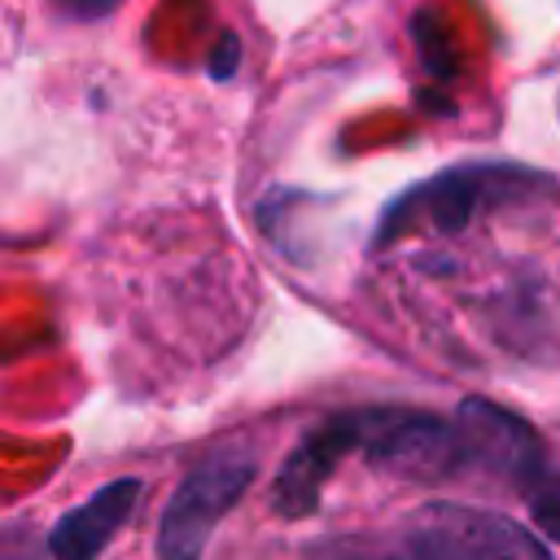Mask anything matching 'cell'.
I'll list each match as a JSON object with an SVG mask.
<instances>
[{
  "label": "cell",
  "mask_w": 560,
  "mask_h": 560,
  "mask_svg": "<svg viewBox=\"0 0 560 560\" xmlns=\"http://www.w3.org/2000/svg\"><path fill=\"white\" fill-rule=\"evenodd\" d=\"M144 499L140 477H114L101 490H92L74 512H66L48 529V556L52 560H96L105 542L131 521V512Z\"/></svg>",
  "instance_id": "obj_6"
},
{
  "label": "cell",
  "mask_w": 560,
  "mask_h": 560,
  "mask_svg": "<svg viewBox=\"0 0 560 560\" xmlns=\"http://www.w3.org/2000/svg\"><path fill=\"white\" fill-rule=\"evenodd\" d=\"M359 451V438H354V416H332L324 420L319 429H311L293 451L289 459L280 464L276 472V486H271V508L289 521H302L319 508V494H324V481L332 477L337 459Z\"/></svg>",
  "instance_id": "obj_5"
},
{
  "label": "cell",
  "mask_w": 560,
  "mask_h": 560,
  "mask_svg": "<svg viewBox=\"0 0 560 560\" xmlns=\"http://www.w3.org/2000/svg\"><path fill=\"white\" fill-rule=\"evenodd\" d=\"M57 4H61V13H70L79 22H96V18H109L122 0H57Z\"/></svg>",
  "instance_id": "obj_11"
},
{
  "label": "cell",
  "mask_w": 560,
  "mask_h": 560,
  "mask_svg": "<svg viewBox=\"0 0 560 560\" xmlns=\"http://www.w3.org/2000/svg\"><path fill=\"white\" fill-rule=\"evenodd\" d=\"M529 512H534V525H538L551 542H560V481H551V486L534 490Z\"/></svg>",
  "instance_id": "obj_10"
},
{
  "label": "cell",
  "mask_w": 560,
  "mask_h": 560,
  "mask_svg": "<svg viewBox=\"0 0 560 560\" xmlns=\"http://www.w3.org/2000/svg\"><path fill=\"white\" fill-rule=\"evenodd\" d=\"M241 44H236V35H219V57H214V66H210V74L214 79H232L236 74V61H241V52H236Z\"/></svg>",
  "instance_id": "obj_12"
},
{
  "label": "cell",
  "mask_w": 560,
  "mask_h": 560,
  "mask_svg": "<svg viewBox=\"0 0 560 560\" xmlns=\"http://www.w3.org/2000/svg\"><path fill=\"white\" fill-rule=\"evenodd\" d=\"M354 416L359 455L398 477H455L468 468V446L455 420H438L402 407H363Z\"/></svg>",
  "instance_id": "obj_3"
},
{
  "label": "cell",
  "mask_w": 560,
  "mask_h": 560,
  "mask_svg": "<svg viewBox=\"0 0 560 560\" xmlns=\"http://www.w3.org/2000/svg\"><path fill=\"white\" fill-rule=\"evenodd\" d=\"M302 560H402V547H385L376 538H324L306 547Z\"/></svg>",
  "instance_id": "obj_9"
},
{
  "label": "cell",
  "mask_w": 560,
  "mask_h": 560,
  "mask_svg": "<svg viewBox=\"0 0 560 560\" xmlns=\"http://www.w3.org/2000/svg\"><path fill=\"white\" fill-rule=\"evenodd\" d=\"M258 464L249 451L223 446L206 455L171 494L162 525H158V560H201L214 525L236 508V499L249 490Z\"/></svg>",
  "instance_id": "obj_2"
},
{
  "label": "cell",
  "mask_w": 560,
  "mask_h": 560,
  "mask_svg": "<svg viewBox=\"0 0 560 560\" xmlns=\"http://www.w3.org/2000/svg\"><path fill=\"white\" fill-rule=\"evenodd\" d=\"M459 512H464V525H468L481 560H551L547 542H538L512 516L486 512V508H468V503H459Z\"/></svg>",
  "instance_id": "obj_8"
},
{
  "label": "cell",
  "mask_w": 560,
  "mask_h": 560,
  "mask_svg": "<svg viewBox=\"0 0 560 560\" xmlns=\"http://www.w3.org/2000/svg\"><path fill=\"white\" fill-rule=\"evenodd\" d=\"M455 424L464 433L468 464H481V468H490L494 477H503L521 490H538V481L547 472V455H542L538 433L521 416H512L508 407L472 394V398L459 402Z\"/></svg>",
  "instance_id": "obj_4"
},
{
  "label": "cell",
  "mask_w": 560,
  "mask_h": 560,
  "mask_svg": "<svg viewBox=\"0 0 560 560\" xmlns=\"http://www.w3.org/2000/svg\"><path fill=\"white\" fill-rule=\"evenodd\" d=\"M529 184H551L547 175L538 171H525V166H512V162H472V166H455V171H442L416 188H407L385 214H381V228H376V245L402 236V232H420V223L429 232H464L468 219L477 214L481 201H494L499 192L503 197H521Z\"/></svg>",
  "instance_id": "obj_1"
},
{
  "label": "cell",
  "mask_w": 560,
  "mask_h": 560,
  "mask_svg": "<svg viewBox=\"0 0 560 560\" xmlns=\"http://www.w3.org/2000/svg\"><path fill=\"white\" fill-rule=\"evenodd\" d=\"M556 114H560V96H556Z\"/></svg>",
  "instance_id": "obj_13"
},
{
  "label": "cell",
  "mask_w": 560,
  "mask_h": 560,
  "mask_svg": "<svg viewBox=\"0 0 560 560\" xmlns=\"http://www.w3.org/2000/svg\"><path fill=\"white\" fill-rule=\"evenodd\" d=\"M398 547H402V560H481L459 503H429L411 521Z\"/></svg>",
  "instance_id": "obj_7"
}]
</instances>
